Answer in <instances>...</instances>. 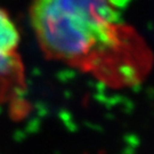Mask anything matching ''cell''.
<instances>
[{"mask_svg":"<svg viewBox=\"0 0 154 154\" xmlns=\"http://www.w3.org/2000/svg\"><path fill=\"white\" fill-rule=\"evenodd\" d=\"M128 1L31 0L30 22L48 58L111 82H132L146 73L151 57L125 20Z\"/></svg>","mask_w":154,"mask_h":154,"instance_id":"1","label":"cell"},{"mask_svg":"<svg viewBox=\"0 0 154 154\" xmlns=\"http://www.w3.org/2000/svg\"><path fill=\"white\" fill-rule=\"evenodd\" d=\"M20 31L9 13L0 7V88L24 73L18 54Z\"/></svg>","mask_w":154,"mask_h":154,"instance_id":"2","label":"cell"}]
</instances>
